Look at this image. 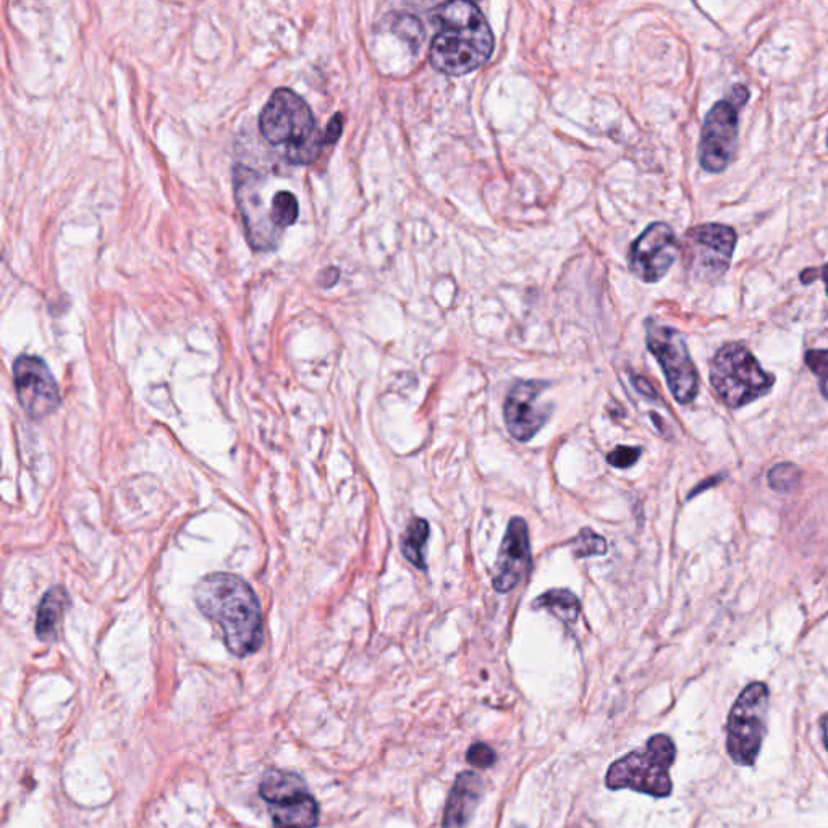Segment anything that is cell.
Segmentation results:
<instances>
[{"instance_id":"6da1fadb","label":"cell","mask_w":828,"mask_h":828,"mask_svg":"<svg viewBox=\"0 0 828 828\" xmlns=\"http://www.w3.org/2000/svg\"><path fill=\"white\" fill-rule=\"evenodd\" d=\"M199 612L220 630L225 647L237 657H248L262 646L261 605L250 584L240 576L214 573L195 589Z\"/></svg>"},{"instance_id":"7a4b0ae2","label":"cell","mask_w":828,"mask_h":828,"mask_svg":"<svg viewBox=\"0 0 828 828\" xmlns=\"http://www.w3.org/2000/svg\"><path fill=\"white\" fill-rule=\"evenodd\" d=\"M431 17L439 25L429 54L437 72L461 77L489 62L494 34L478 5L465 0L444 2L432 9Z\"/></svg>"},{"instance_id":"3957f363","label":"cell","mask_w":828,"mask_h":828,"mask_svg":"<svg viewBox=\"0 0 828 828\" xmlns=\"http://www.w3.org/2000/svg\"><path fill=\"white\" fill-rule=\"evenodd\" d=\"M259 130L267 143L284 149V156L292 164L316 161L324 144V135H319L305 99L288 88L275 89L262 107Z\"/></svg>"},{"instance_id":"277c9868","label":"cell","mask_w":828,"mask_h":828,"mask_svg":"<svg viewBox=\"0 0 828 828\" xmlns=\"http://www.w3.org/2000/svg\"><path fill=\"white\" fill-rule=\"evenodd\" d=\"M676 759V746L667 735H654L646 748L636 749L613 762L605 775L609 790H633L654 798L672 795L670 769Z\"/></svg>"},{"instance_id":"5b68a950","label":"cell","mask_w":828,"mask_h":828,"mask_svg":"<svg viewBox=\"0 0 828 828\" xmlns=\"http://www.w3.org/2000/svg\"><path fill=\"white\" fill-rule=\"evenodd\" d=\"M710 384L728 408H743L767 395L775 377L762 369L743 343L731 342L715 353L710 363Z\"/></svg>"},{"instance_id":"8992f818","label":"cell","mask_w":828,"mask_h":828,"mask_svg":"<svg viewBox=\"0 0 828 828\" xmlns=\"http://www.w3.org/2000/svg\"><path fill=\"white\" fill-rule=\"evenodd\" d=\"M769 688L761 681L743 689L727 720V751L738 765H752L761 752L765 719L769 710Z\"/></svg>"},{"instance_id":"52a82bcc","label":"cell","mask_w":828,"mask_h":828,"mask_svg":"<svg viewBox=\"0 0 828 828\" xmlns=\"http://www.w3.org/2000/svg\"><path fill=\"white\" fill-rule=\"evenodd\" d=\"M646 329L647 348L664 369L670 392L676 402L688 405L698 395L699 377L685 337L678 330L654 321L647 322Z\"/></svg>"},{"instance_id":"ba28073f","label":"cell","mask_w":828,"mask_h":828,"mask_svg":"<svg viewBox=\"0 0 828 828\" xmlns=\"http://www.w3.org/2000/svg\"><path fill=\"white\" fill-rule=\"evenodd\" d=\"M736 232L730 225L702 224L686 235L689 266L699 280L715 282L727 274L736 248Z\"/></svg>"},{"instance_id":"9c48e42d","label":"cell","mask_w":828,"mask_h":828,"mask_svg":"<svg viewBox=\"0 0 828 828\" xmlns=\"http://www.w3.org/2000/svg\"><path fill=\"white\" fill-rule=\"evenodd\" d=\"M740 110L741 107L723 99L706 115L699 143V162L706 172L720 174L735 159Z\"/></svg>"},{"instance_id":"30bf717a","label":"cell","mask_w":828,"mask_h":828,"mask_svg":"<svg viewBox=\"0 0 828 828\" xmlns=\"http://www.w3.org/2000/svg\"><path fill=\"white\" fill-rule=\"evenodd\" d=\"M13 384L18 403L30 418H47L59 408V385L51 369L38 356H18L13 363Z\"/></svg>"},{"instance_id":"8fae6325","label":"cell","mask_w":828,"mask_h":828,"mask_svg":"<svg viewBox=\"0 0 828 828\" xmlns=\"http://www.w3.org/2000/svg\"><path fill=\"white\" fill-rule=\"evenodd\" d=\"M680 254V243L670 225L655 222L649 225L631 245L630 269L646 284L664 279Z\"/></svg>"},{"instance_id":"7c38bea8","label":"cell","mask_w":828,"mask_h":828,"mask_svg":"<svg viewBox=\"0 0 828 828\" xmlns=\"http://www.w3.org/2000/svg\"><path fill=\"white\" fill-rule=\"evenodd\" d=\"M547 387V382H518L508 393L503 405V418L508 432L518 442H529L547 423L552 408L541 402V395Z\"/></svg>"},{"instance_id":"4fadbf2b","label":"cell","mask_w":828,"mask_h":828,"mask_svg":"<svg viewBox=\"0 0 828 828\" xmlns=\"http://www.w3.org/2000/svg\"><path fill=\"white\" fill-rule=\"evenodd\" d=\"M531 563V542H529L528 524L520 516L508 523L507 533L503 537L502 547L495 565V591L508 592L520 583L528 573Z\"/></svg>"},{"instance_id":"5bb4252c","label":"cell","mask_w":828,"mask_h":828,"mask_svg":"<svg viewBox=\"0 0 828 828\" xmlns=\"http://www.w3.org/2000/svg\"><path fill=\"white\" fill-rule=\"evenodd\" d=\"M484 796V780L476 772L458 774L448 793L442 828H469L474 812Z\"/></svg>"},{"instance_id":"9a60e30c","label":"cell","mask_w":828,"mask_h":828,"mask_svg":"<svg viewBox=\"0 0 828 828\" xmlns=\"http://www.w3.org/2000/svg\"><path fill=\"white\" fill-rule=\"evenodd\" d=\"M275 828H316L319 824V804L309 791L269 804Z\"/></svg>"},{"instance_id":"2e32d148","label":"cell","mask_w":828,"mask_h":828,"mask_svg":"<svg viewBox=\"0 0 828 828\" xmlns=\"http://www.w3.org/2000/svg\"><path fill=\"white\" fill-rule=\"evenodd\" d=\"M70 597L68 592L60 586L49 589L39 602L38 615H36V634L41 641H52L57 634V626L62 620L65 609L68 607Z\"/></svg>"},{"instance_id":"e0dca14e","label":"cell","mask_w":828,"mask_h":828,"mask_svg":"<svg viewBox=\"0 0 828 828\" xmlns=\"http://www.w3.org/2000/svg\"><path fill=\"white\" fill-rule=\"evenodd\" d=\"M305 791H308V786L300 775L279 769L267 770L259 785V795L267 804L280 803Z\"/></svg>"},{"instance_id":"ac0fdd59","label":"cell","mask_w":828,"mask_h":828,"mask_svg":"<svg viewBox=\"0 0 828 828\" xmlns=\"http://www.w3.org/2000/svg\"><path fill=\"white\" fill-rule=\"evenodd\" d=\"M534 607L550 610L555 617L560 618L567 625L578 620L579 610H581L578 597L568 589H550L544 592L542 596L534 600Z\"/></svg>"},{"instance_id":"d6986e66","label":"cell","mask_w":828,"mask_h":828,"mask_svg":"<svg viewBox=\"0 0 828 828\" xmlns=\"http://www.w3.org/2000/svg\"><path fill=\"white\" fill-rule=\"evenodd\" d=\"M427 539H429V524L423 518H414L408 524L405 534L402 537V552L406 560H410L414 567L426 568L424 550H426Z\"/></svg>"},{"instance_id":"ffe728a7","label":"cell","mask_w":828,"mask_h":828,"mask_svg":"<svg viewBox=\"0 0 828 828\" xmlns=\"http://www.w3.org/2000/svg\"><path fill=\"white\" fill-rule=\"evenodd\" d=\"M298 212H300L298 201H296L293 193L277 191L274 198H272L271 211H269V217H271V224L275 232L280 235L282 230L295 224L296 219H298Z\"/></svg>"},{"instance_id":"44dd1931","label":"cell","mask_w":828,"mask_h":828,"mask_svg":"<svg viewBox=\"0 0 828 828\" xmlns=\"http://www.w3.org/2000/svg\"><path fill=\"white\" fill-rule=\"evenodd\" d=\"M803 478V473L798 466L793 463H780L770 469L769 484L774 491L780 494H788L798 489L799 482Z\"/></svg>"},{"instance_id":"7402d4cb","label":"cell","mask_w":828,"mask_h":828,"mask_svg":"<svg viewBox=\"0 0 828 828\" xmlns=\"http://www.w3.org/2000/svg\"><path fill=\"white\" fill-rule=\"evenodd\" d=\"M607 552V542L604 537L594 533L592 529L584 528L579 531L575 539V555L578 558L604 555Z\"/></svg>"},{"instance_id":"603a6c76","label":"cell","mask_w":828,"mask_h":828,"mask_svg":"<svg viewBox=\"0 0 828 828\" xmlns=\"http://www.w3.org/2000/svg\"><path fill=\"white\" fill-rule=\"evenodd\" d=\"M804 361L812 374L819 377L822 392L825 393V397H828L827 389H825L828 384V350H809L804 356Z\"/></svg>"},{"instance_id":"cb8c5ba5","label":"cell","mask_w":828,"mask_h":828,"mask_svg":"<svg viewBox=\"0 0 828 828\" xmlns=\"http://www.w3.org/2000/svg\"><path fill=\"white\" fill-rule=\"evenodd\" d=\"M466 761L478 769H489L497 761V754L489 744L476 743L466 752Z\"/></svg>"},{"instance_id":"d4e9b609","label":"cell","mask_w":828,"mask_h":828,"mask_svg":"<svg viewBox=\"0 0 828 828\" xmlns=\"http://www.w3.org/2000/svg\"><path fill=\"white\" fill-rule=\"evenodd\" d=\"M641 453H643L641 448L620 445L607 455V461H609V465L615 466V468H631L639 460Z\"/></svg>"},{"instance_id":"484cf974","label":"cell","mask_w":828,"mask_h":828,"mask_svg":"<svg viewBox=\"0 0 828 828\" xmlns=\"http://www.w3.org/2000/svg\"><path fill=\"white\" fill-rule=\"evenodd\" d=\"M343 119L342 115L335 114L327 125L326 133H324V144L337 143L338 138L342 136Z\"/></svg>"},{"instance_id":"4316f807","label":"cell","mask_w":828,"mask_h":828,"mask_svg":"<svg viewBox=\"0 0 828 828\" xmlns=\"http://www.w3.org/2000/svg\"><path fill=\"white\" fill-rule=\"evenodd\" d=\"M633 385L636 387V390L641 393V395H644V397L652 398V400L657 398V393H655L654 387H652V385L649 384V381L644 379V377L634 376Z\"/></svg>"},{"instance_id":"83f0119b","label":"cell","mask_w":828,"mask_h":828,"mask_svg":"<svg viewBox=\"0 0 828 828\" xmlns=\"http://www.w3.org/2000/svg\"><path fill=\"white\" fill-rule=\"evenodd\" d=\"M817 272L819 271H814V269H806V271H804L803 274L799 275V279H801V282H803V284H812V282H814V280H816L817 277H819V275H817Z\"/></svg>"},{"instance_id":"f1b7e54d","label":"cell","mask_w":828,"mask_h":828,"mask_svg":"<svg viewBox=\"0 0 828 828\" xmlns=\"http://www.w3.org/2000/svg\"><path fill=\"white\" fill-rule=\"evenodd\" d=\"M822 736H824L825 748L828 751V714L822 719Z\"/></svg>"},{"instance_id":"f546056e","label":"cell","mask_w":828,"mask_h":828,"mask_svg":"<svg viewBox=\"0 0 828 828\" xmlns=\"http://www.w3.org/2000/svg\"><path fill=\"white\" fill-rule=\"evenodd\" d=\"M820 279L824 280L828 295V264H825V266L820 269Z\"/></svg>"},{"instance_id":"4dcf8cb0","label":"cell","mask_w":828,"mask_h":828,"mask_svg":"<svg viewBox=\"0 0 828 828\" xmlns=\"http://www.w3.org/2000/svg\"><path fill=\"white\" fill-rule=\"evenodd\" d=\"M827 146H828V136H827Z\"/></svg>"}]
</instances>
